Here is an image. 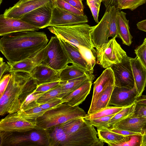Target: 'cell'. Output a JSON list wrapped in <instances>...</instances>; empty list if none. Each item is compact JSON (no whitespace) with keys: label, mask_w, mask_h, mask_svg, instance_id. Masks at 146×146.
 <instances>
[{"label":"cell","mask_w":146,"mask_h":146,"mask_svg":"<svg viewBox=\"0 0 146 146\" xmlns=\"http://www.w3.org/2000/svg\"><path fill=\"white\" fill-rule=\"evenodd\" d=\"M142 134L146 135V127L143 129Z\"/></svg>","instance_id":"cell-52"},{"label":"cell","mask_w":146,"mask_h":146,"mask_svg":"<svg viewBox=\"0 0 146 146\" xmlns=\"http://www.w3.org/2000/svg\"><path fill=\"white\" fill-rule=\"evenodd\" d=\"M133 116L146 118V105L137 104Z\"/></svg>","instance_id":"cell-43"},{"label":"cell","mask_w":146,"mask_h":146,"mask_svg":"<svg viewBox=\"0 0 146 146\" xmlns=\"http://www.w3.org/2000/svg\"><path fill=\"white\" fill-rule=\"evenodd\" d=\"M63 95L60 84L58 86L46 92L37 101L40 105L56 98H63Z\"/></svg>","instance_id":"cell-33"},{"label":"cell","mask_w":146,"mask_h":146,"mask_svg":"<svg viewBox=\"0 0 146 146\" xmlns=\"http://www.w3.org/2000/svg\"><path fill=\"white\" fill-rule=\"evenodd\" d=\"M130 62L138 97L141 96L146 86V69L136 56Z\"/></svg>","instance_id":"cell-21"},{"label":"cell","mask_w":146,"mask_h":146,"mask_svg":"<svg viewBox=\"0 0 146 146\" xmlns=\"http://www.w3.org/2000/svg\"><path fill=\"white\" fill-rule=\"evenodd\" d=\"M86 114L78 106L73 107L63 103L46 111L35 122L37 127L46 129L73 119L84 118Z\"/></svg>","instance_id":"cell-5"},{"label":"cell","mask_w":146,"mask_h":146,"mask_svg":"<svg viewBox=\"0 0 146 146\" xmlns=\"http://www.w3.org/2000/svg\"><path fill=\"white\" fill-rule=\"evenodd\" d=\"M71 6L84 12V6L82 0H63Z\"/></svg>","instance_id":"cell-44"},{"label":"cell","mask_w":146,"mask_h":146,"mask_svg":"<svg viewBox=\"0 0 146 146\" xmlns=\"http://www.w3.org/2000/svg\"><path fill=\"white\" fill-rule=\"evenodd\" d=\"M10 66L8 64L3 61V58H0V79L1 78L3 74L5 72H9Z\"/></svg>","instance_id":"cell-46"},{"label":"cell","mask_w":146,"mask_h":146,"mask_svg":"<svg viewBox=\"0 0 146 146\" xmlns=\"http://www.w3.org/2000/svg\"><path fill=\"white\" fill-rule=\"evenodd\" d=\"M47 45L35 55L13 64L7 62L10 66L9 72L13 71L30 73L36 66L41 63L46 56Z\"/></svg>","instance_id":"cell-17"},{"label":"cell","mask_w":146,"mask_h":146,"mask_svg":"<svg viewBox=\"0 0 146 146\" xmlns=\"http://www.w3.org/2000/svg\"><path fill=\"white\" fill-rule=\"evenodd\" d=\"M115 86L113 85L108 87L100 96L94 104L90 106L88 114L98 111L109 106L111 96Z\"/></svg>","instance_id":"cell-27"},{"label":"cell","mask_w":146,"mask_h":146,"mask_svg":"<svg viewBox=\"0 0 146 146\" xmlns=\"http://www.w3.org/2000/svg\"><path fill=\"white\" fill-rule=\"evenodd\" d=\"M93 119L88 120L91 125L96 127L98 129H110V121L115 115Z\"/></svg>","instance_id":"cell-35"},{"label":"cell","mask_w":146,"mask_h":146,"mask_svg":"<svg viewBox=\"0 0 146 146\" xmlns=\"http://www.w3.org/2000/svg\"><path fill=\"white\" fill-rule=\"evenodd\" d=\"M141 138V135L127 136L119 141L107 144L110 146H140Z\"/></svg>","instance_id":"cell-32"},{"label":"cell","mask_w":146,"mask_h":146,"mask_svg":"<svg viewBox=\"0 0 146 146\" xmlns=\"http://www.w3.org/2000/svg\"><path fill=\"white\" fill-rule=\"evenodd\" d=\"M119 10L115 6L106 8L104 15L98 24L95 26L92 35V43L97 50L108 43L110 37L118 36L117 17Z\"/></svg>","instance_id":"cell-7"},{"label":"cell","mask_w":146,"mask_h":146,"mask_svg":"<svg viewBox=\"0 0 146 146\" xmlns=\"http://www.w3.org/2000/svg\"><path fill=\"white\" fill-rule=\"evenodd\" d=\"M35 90L32 93L27 96L22 104L20 109L33 102H36L46 92H35Z\"/></svg>","instance_id":"cell-40"},{"label":"cell","mask_w":146,"mask_h":146,"mask_svg":"<svg viewBox=\"0 0 146 146\" xmlns=\"http://www.w3.org/2000/svg\"><path fill=\"white\" fill-rule=\"evenodd\" d=\"M97 132L99 139L107 144L119 141L125 137L110 131L109 129H97Z\"/></svg>","instance_id":"cell-31"},{"label":"cell","mask_w":146,"mask_h":146,"mask_svg":"<svg viewBox=\"0 0 146 146\" xmlns=\"http://www.w3.org/2000/svg\"><path fill=\"white\" fill-rule=\"evenodd\" d=\"M92 0L93 1H94L98 4L99 5H100L101 3L102 2V1L101 0Z\"/></svg>","instance_id":"cell-51"},{"label":"cell","mask_w":146,"mask_h":146,"mask_svg":"<svg viewBox=\"0 0 146 146\" xmlns=\"http://www.w3.org/2000/svg\"><path fill=\"white\" fill-rule=\"evenodd\" d=\"M113 85H115L113 72L111 67L106 68L94 83L93 94L90 106L94 104L108 87Z\"/></svg>","instance_id":"cell-19"},{"label":"cell","mask_w":146,"mask_h":146,"mask_svg":"<svg viewBox=\"0 0 146 146\" xmlns=\"http://www.w3.org/2000/svg\"><path fill=\"white\" fill-rule=\"evenodd\" d=\"M60 82V80L41 84L37 86L35 91L39 92H47L58 86Z\"/></svg>","instance_id":"cell-39"},{"label":"cell","mask_w":146,"mask_h":146,"mask_svg":"<svg viewBox=\"0 0 146 146\" xmlns=\"http://www.w3.org/2000/svg\"><path fill=\"white\" fill-rule=\"evenodd\" d=\"M62 70H55L41 63L35 68L30 73L38 85L44 83L60 81L59 75Z\"/></svg>","instance_id":"cell-18"},{"label":"cell","mask_w":146,"mask_h":146,"mask_svg":"<svg viewBox=\"0 0 146 146\" xmlns=\"http://www.w3.org/2000/svg\"><path fill=\"white\" fill-rule=\"evenodd\" d=\"M48 41L44 32H14L2 36L0 50L7 62L13 64L35 55L46 46Z\"/></svg>","instance_id":"cell-1"},{"label":"cell","mask_w":146,"mask_h":146,"mask_svg":"<svg viewBox=\"0 0 146 146\" xmlns=\"http://www.w3.org/2000/svg\"><path fill=\"white\" fill-rule=\"evenodd\" d=\"M64 49L72 62V64L90 74L93 73L88 63L82 55L79 50L62 38L57 36Z\"/></svg>","instance_id":"cell-20"},{"label":"cell","mask_w":146,"mask_h":146,"mask_svg":"<svg viewBox=\"0 0 146 146\" xmlns=\"http://www.w3.org/2000/svg\"><path fill=\"white\" fill-rule=\"evenodd\" d=\"M2 1V0H0V4L1 3Z\"/></svg>","instance_id":"cell-53"},{"label":"cell","mask_w":146,"mask_h":146,"mask_svg":"<svg viewBox=\"0 0 146 146\" xmlns=\"http://www.w3.org/2000/svg\"><path fill=\"white\" fill-rule=\"evenodd\" d=\"M11 77V73L9 72V73H7L4 75L0 79V98L4 93L8 85Z\"/></svg>","instance_id":"cell-42"},{"label":"cell","mask_w":146,"mask_h":146,"mask_svg":"<svg viewBox=\"0 0 146 146\" xmlns=\"http://www.w3.org/2000/svg\"><path fill=\"white\" fill-rule=\"evenodd\" d=\"M135 52L139 61L146 69V38L143 43L135 50Z\"/></svg>","instance_id":"cell-38"},{"label":"cell","mask_w":146,"mask_h":146,"mask_svg":"<svg viewBox=\"0 0 146 146\" xmlns=\"http://www.w3.org/2000/svg\"><path fill=\"white\" fill-rule=\"evenodd\" d=\"M137 26L139 29L146 32V19L138 22Z\"/></svg>","instance_id":"cell-48"},{"label":"cell","mask_w":146,"mask_h":146,"mask_svg":"<svg viewBox=\"0 0 146 146\" xmlns=\"http://www.w3.org/2000/svg\"><path fill=\"white\" fill-rule=\"evenodd\" d=\"M54 6L53 1L26 14L20 19L39 27L40 29L46 28L51 20Z\"/></svg>","instance_id":"cell-13"},{"label":"cell","mask_w":146,"mask_h":146,"mask_svg":"<svg viewBox=\"0 0 146 146\" xmlns=\"http://www.w3.org/2000/svg\"><path fill=\"white\" fill-rule=\"evenodd\" d=\"M88 74H90L72 64L71 65H67L61 71L59 75V79L61 81H66Z\"/></svg>","instance_id":"cell-28"},{"label":"cell","mask_w":146,"mask_h":146,"mask_svg":"<svg viewBox=\"0 0 146 146\" xmlns=\"http://www.w3.org/2000/svg\"><path fill=\"white\" fill-rule=\"evenodd\" d=\"M11 78L7 89L0 98V115L17 112L27 96L37 86L30 73L22 71L9 72Z\"/></svg>","instance_id":"cell-2"},{"label":"cell","mask_w":146,"mask_h":146,"mask_svg":"<svg viewBox=\"0 0 146 146\" xmlns=\"http://www.w3.org/2000/svg\"><path fill=\"white\" fill-rule=\"evenodd\" d=\"M54 5L60 9L78 15H84V13L74 7L63 0H53Z\"/></svg>","instance_id":"cell-37"},{"label":"cell","mask_w":146,"mask_h":146,"mask_svg":"<svg viewBox=\"0 0 146 146\" xmlns=\"http://www.w3.org/2000/svg\"><path fill=\"white\" fill-rule=\"evenodd\" d=\"M126 13L119 11L117 15V22L118 36L123 44L130 46L132 42L133 37L130 34L129 21L126 18Z\"/></svg>","instance_id":"cell-24"},{"label":"cell","mask_w":146,"mask_h":146,"mask_svg":"<svg viewBox=\"0 0 146 146\" xmlns=\"http://www.w3.org/2000/svg\"><path fill=\"white\" fill-rule=\"evenodd\" d=\"M95 78L93 74L87 75L66 81H61L60 85L64 97L80 86L86 82L94 80Z\"/></svg>","instance_id":"cell-25"},{"label":"cell","mask_w":146,"mask_h":146,"mask_svg":"<svg viewBox=\"0 0 146 146\" xmlns=\"http://www.w3.org/2000/svg\"><path fill=\"white\" fill-rule=\"evenodd\" d=\"M101 0L102 1V2L104 0Z\"/></svg>","instance_id":"cell-54"},{"label":"cell","mask_w":146,"mask_h":146,"mask_svg":"<svg viewBox=\"0 0 146 146\" xmlns=\"http://www.w3.org/2000/svg\"><path fill=\"white\" fill-rule=\"evenodd\" d=\"M94 27L83 23L53 26L48 27V29L56 36L62 38L77 47H84L95 52L92 38Z\"/></svg>","instance_id":"cell-4"},{"label":"cell","mask_w":146,"mask_h":146,"mask_svg":"<svg viewBox=\"0 0 146 146\" xmlns=\"http://www.w3.org/2000/svg\"><path fill=\"white\" fill-rule=\"evenodd\" d=\"M146 3V0H117V8L119 9H129L133 11Z\"/></svg>","instance_id":"cell-34"},{"label":"cell","mask_w":146,"mask_h":146,"mask_svg":"<svg viewBox=\"0 0 146 146\" xmlns=\"http://www.w3.org/2000/svg\"><path fill=\"white\" fill-rule=\"evenodd\" d=\"M88 22V17L84 14H74L54 5L51 19L48 27L77 24Z\"/></svg>","instance_id":"cell-14"},{"label":"cell","mask_w":146,"mask_h":146,"mask_svg":"<svg viewBox=\"0 0 146 146\" xmlns=\"http://www.w3.org/2000/svg\"><path fill=\"white\" fill-rule=\"evenodd\" d=\"M131 58L127 56L121 62L111 67L114 73L115 86L130 89H133L135 86V83L130 62Z\"/></svg>","instance_id":"cell-10"},{"label":"cell","mask_w":146,"mask_h":146,"mask_svg":"<svg viewBox=\"0 0 146 146\" xmlns=\"http://www.w3.org/2000/svg\"><path fill=\"white\" fill-rule=\"evenodd\" d=\"M124 107L115 106H108L98 111L87 114L84 118L86 120L98 118L116 114L121 111Z\"/></svg>","instance_id":"cell-30"},{"label":"cell","mask_w":146,"mask_h":146,"mask_svg":"<svg viewBox=\"0 0 146 146\" xmlns=\"http://www.w3.org/2000/svg\"><path fill=\"white\" fill-rule=\"evenodd\" d=\"M47 46L46 57L42 63L57 71L72 64L57 36H52Z\"/></svg>","instance_id":"cell-8"},{"label":"cell","mask_w":146,"mask_h":146,"mask_svg":"<svg viewBox=\"0 0 146 146\" xmlns=\"http://www.w3.org/2000/svg\"><path fill=\"white\" fill-rule=\"evenodd\" d=\"M146 127V118L133 116L120 121L110 128L127 130L142 134L143 130Z\"/></svg>","instance_id":"cell-23"},{"label":"cell","mask_w":146,"mask_h":146,"mask_svg":"<svg viewBox=\"0 0 146 146\" xmlns=\"http://www.w3.org/2000/svg\"><path fill=\"white\" fill-rule=\"evenodd\" d=\"M110 130L113 132L121 135L124 136H126L133 135H142L140 133L135 132L127 130L116 129L111 128L109 129Z\"/></svg>","instance_id":"cell-45"},{"label":"cell","mask_w":146,"mask_h":146,"mask_svg":"<svg viewBox=\"0 0 146 146\" xmlns=\"http://www.w3.org/2000/svg\"><path fill=\"white\" fill-rule=\"evenodd\" d=\"M135 102L137 104L146 105V95H141L138 97Z\"/></svg>","instance_id":"cell-49"},{"label":"cell","mask_w":146,"mask_h":146,"mask_svg":"<svg viewBox=\"0 0 146 146\" xmlns=\"http://www.w3.org/2000/svg\"><path fill=\"white\" fill-rule=\"evenodd\" d=\"M98 132L89 123L80 130L66 133L60 125L53 128L50 134L54 146H103L104 142L97 137Z\"/></svg>","instance_id":"cell-3"},{"label":"cell","mask_w":146,"mask_h":146,"mask_svg":"<svg viewBox=\"0 0 146 146\" xmlns=\"http://www.w3.org/2000/svg\"><path fill=\"white\" fill-rule=\"evenodd\" d=\"M93 80H89L73 92L63 98L64 103L71 106H78L89 94Z\"/></svg>","instance_id":"cell-22"},{"label":"cell","mask_w":146,"mask_h":146,"mask_svg":"<svg viewBox=\"0 0 146 146\" xmlns=\"http://www.w3.org/2000/svg\"><path fill=\"white\" fill-rule=\"evenodd\" d=\"M64 102V101L62 98H56L44 104L40 105V106L44 109L48 110L54 108Z\"/></svg>","instance_id":"cell-41"},{"label":"cell","mask_w":146,"mask_h":146,"mask_svg":"<svg viewBox=\"0 0 146 146\" xmlns=\"http://www.w3.org/2000/svg\"><path fill=\"white\" fill-rule=\"evenodd\" d=\"M140 146H146V135H142Z\"/></svg>","instance_id":"cell-50"},{"label":"cell","mask_w":146,"mask_h":146,"mask_svg":"<svg viewBox=\"0 0 146 146\" xmlns=\"http://www.w3.org/2000/svg\"><path fill=\"white\" fill-rule=\"evenodd\" d=\"M36 127L35 121L27 120L19 115L17 112L9 114L0 121V131L22 132Z\"/></svg>","instance_id":"cell-11"},{"label":"cell","mask_w":146,"mask_h":146,"mask_svg":"<svg viewBox=\"0 0 146 146\" xmlns=\"http://www.w3.org/2000/svg\"><path fill=\"white\" fill-rule=\"evenodd\" d=\"M53 1V0H19L13 6L6 9L3 15L6 18L20 19L26 14Z\"/></svg>","instance_id":"cell-12"},{"label":"cell","mask_w":146,"mask_h":146,"mask_svg":"<svg viewBox=\"0 0 146 146\" xmlns=\"http://www.w3.org/2000/svg\"><path fill=\"white\" fill-rule=\"evenodd\" d=\"M136 104L135 102L130 106L124 107L116 113L110 121V128L117 122L132 116L134 113Z\"/></svg>","instance_id":"cell-29"},{"label":"cell","mask_w":146,"mask_h":146,"mask_svg":"<svg viewBox=\"0 0 146 146\" xmlns=\"http://www.w3.org/2000/svg\"><path fill=\"white\" fill-rule=\"evenodd\" d=\"M117 0H104L102 1L106 8L110 6L117 7Z\"/></svg>","instance_id":"cell-47"},{"label":"cell","mask_w":146,"mask_h":146,"mask_svg":"<svg viewBox=\"0 0 146 146\" xmlns=\"http://www.w3.org/2000/svg\"><path fill=\"white\" fill-rule=\"evenodd\" d=\"M135 86L132 89L115 86L110 98L109 105L120 107L130 106L138 98Z\"/></svg>","instance_id":"cell-15"},{"label":"cell","mask_w":146,"mask_h":146,"mask_svg":"<svg viewBox=\"0 0 146 146\" xmlns=\"http://www.w3.org/2000/svg\"><path fill=\"white\" fill-rule=\"evenodd\" d=\"M115 38L110 39L101 48L96 51V63L104 68L121 62L127 56Z\"/></svg>","instance_id":"cell-9"},{"label":"cell","mask_w":146,"mask_h":146,"mask_svg":"<svg viewBox=\"0 0 146 146\" xmlns=\"http://www.w3.org/2000/svg\"><path fill=\"white\" fill-rule=\"evenodd\" d=\"M40 105L36 102H33L21 108L17 112L19 115L27 120L35 121L37 118L48 110L42 108Z\"/></svg>","instance_id":"cell-26"},{"label":"cell","mask_w":146,"mask_h":146,"mask_svg":"<svg viewBox=\"0 0 146 146\" xmlns=\"http://www.w3.org/2000/svg\"><path fill=\"white\" fill-rule=\"evenodd\" d=\"M39 27L29 24L21 19L4 17L0 15V35L10 33L26 31H38Z\"/></svg>","instance_id":"cell-16"},{"label":"cell","mask_w":146,"mask_h":146,"mask_svg":"<svg viewBox=\"0 0 146 146\" xmlns=\"http://www.w3.org/2000/svg\"><path fill=\"white\" fill-rule=\"evenodd\" d=\"M79 50L82 55L88 63L92 70L96 64V58L94 52L91 50L83 46L77 47Z\"/></svg>","instance_id":"cell-36"},{"label":"cell","mask_w":146,"mask_h":146,"mask_svg":"<svg viewBox=\"0 0 146 146\" xmlns=\"http://www.w3.org/2000/svg\"><path fill=\"white\" fill-rule=\"evenodd\" d=\"M0 132V146H50L46 129L38 127L22 132Z\"/></svg>","instance_id":"cell-6"}]
</instances>
